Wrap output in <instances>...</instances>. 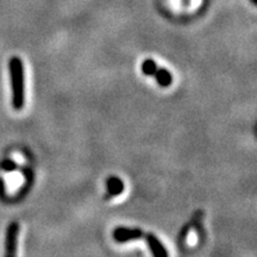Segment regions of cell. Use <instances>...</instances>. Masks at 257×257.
I'll list each match as a JSON object with an SVG mask.
<instances>
[{
	"instance_id": "1",
	"label": "cell",
	"mask_w": 257,
	"mask_h": 257,
	"mask_svg": "<svg viewBox=\"0 0 257 257\" xmlns=\"http://www.w3.org/2000/svg\"><path fill=\"white\" fill-rule=\"evenodd\" d=\"M10 74L12 85V106L15 110H22L25 101V83H24V66L22 60L14 56L9 62Z\"/></svg>"
},
{
	"instance_id": "2",
	"label": "cell",
	"mask_w": 257,
	"mask_h": 257,
	"mask_svg": "<svg viewBox=\"0 0 257 257\" xmlns=\"http://www.w3.org/2000/svg\"><path fill=\"white\" fill-rule=\"evenodd\" d=\"M143 236V230L137 229V227H135V229H130V227H117L112 232V237L118 243H125L128 242V240L141 239Z\"/></svg>"
},
{
	"instance_id": "3",
	"label": "cell",
	"mask_w": 257,
	"mask_h": 257,
	"mask_svg": "<svg viewBox=\"0 0 257 257\" xmlns=\"http://www.w3.org/2000/svg\"><path fill=\"white\" fill-rule=\"evenodd\" d=\"M19 232V225L16 221L9 224L8 230H6V239H5V249L6 256H15L16 250H17V237Z\"/></svg>"
},
{
	"instance_id": "4",
	"label": "cell",
	"mask_w": 257,
	"mask_h": 257,
	"mask_svg": "<svg viewBox=\"0 0 257 257\" xmlns=\"http://www.w3.org/2000/svg\"><path fill=\"white\" fill-rule=\"evenodd\" d=\"M144 238L148 244V248L154 256L156 257H167L168 256V251H167L165 245L161 243V240L157 238L156 234L154 233H144Z\"/></svg>"
},
{
	"instance_id": "5",
	"label": "cell",
	"mask_w": 257,
	"mask_h": 257,
	"mask_svg": "<svg viewBox=\"0 0 257 257\" xmlns=\"http://www.w3.org/2000/svg\"><path fill=\"white\" fill-rule=\"evenodd\" d=\"M153 75L155 76L156 81L159 82L161 87H168L170 83L173 82V75L167 69L157 68Z\"/></svg>"
},
{
	"instance_id": "6",
	"label": "cell",
	"mask_w": 257,
	"mask_h": 257,
	"mask_svg": "<svg viewBox=\"0 0 257 257\" xmlns=\"http://www.w3.org/2000/svg\"><path fill=\"white\" fill-rule=\"evenodd\" d=\"M107 189H108V193H110L111 195H118L123 192L124 185H123V182H121L120 179L110 178L107 180Z\"/></svg>"
}]
</instances>
